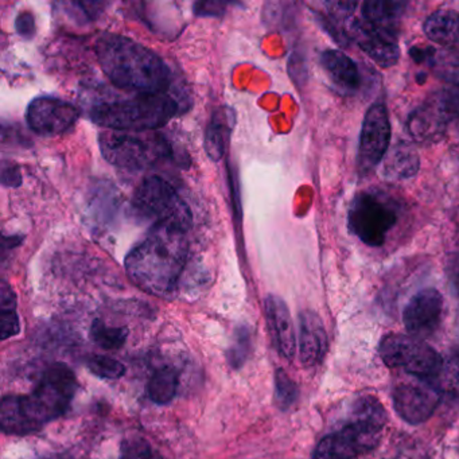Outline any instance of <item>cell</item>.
<instances>
[{
  "label": "cell",
  "instance_id": "cell-1",
  "mask_svg": "<svg viewBox=\"0 0 459 459\" xmlns=\"http://www.w3.org/2000/svg\"><path fill=\"white\" fill-rule=\"evenodd\" d=\"M187 251L185 230L158 225L126 259L128 278L155 297H173L186 265Z\"/></svg>",
  "mask_w": 459,
  "mask_h": 459
},
{
  "label": "cell",
  "instance_id": "cell-2",
  "mask_svg": "<svg viewBox=\"0 0 459 459\" xmlns=\"http://www.w3.org/2000/svg\"><path fill=\"white\" fill-rule=\"evenodd\" d=\"M101 71L109 82L138 93L168 92L171 72L165 61L134 39L119 34H103L96 42Z\"/></svg>",
  "mask_w": 459,
  "mask_h": 459
},
{
  "label": "cell",
  "instance_id": "cell-3",
  "mask_svg": "<svg viewBox=\"0 0 459 459\" xmlns=\"http://www.w3.org/2000/svg\"><path fill=\"white\" fill-rule=\"evenodd\" d=\"M181 108V104L168 92L138 93L98 104L91 109V119L109 131L143 133L168 125Z\"/></svg>",
  "mask_w": 459,
  "mask_h": 459
},
{
  "label": "cell",
  "instance_id": "cell-4",
  "mask_svg": "<svg viewBox=\"0 0 459 459\" xmlns=\"http://www.w3.org/2000/svg\"><path fill=\"white\" fill-rule=\"evenodd\" d=\"M386 412L373 396H362L351 408V420L316 446L313 459H357L372 451L383 437Z\"/></svg>",
  "mask_w": 459,
  "mask_h": 459
},
{
  "label": "cell",
  "instance_id": "cell-5",
  "mask_svg": "<svg viewBox=\"0 0 459 459\" xmlns=\"http://www.w3.org/2000/svg\"><path fill=\"white\" fill-rule=\"evenodd\" d=\"M76 389V376L66 365L50 367L36 389L29 396H21L23 413L33 432L64 415L74 400Z\"/></svg>",
  "mask_w": 459,
  "mask_h": 459
},
{
  "label": "cell",
  "instance_id": "cell-6",
  "mask_svg": "<svg viewBox=\"0 0 459 459\" xmlns=\"http://www.w3.org/2000/svg\"><path fill=\"white\" fill-rule=\"evenodd\" d=\"M396 201L381 192L367 190L359 193L349 208V230L368 247H381L399 220Z\"/></svg>",
  "mask_w": 459,
  "mask_h": 459
},
{
  "label": "cell",
  "instance_id": "cell-7",
  "mask_svg": "<svg viewBox=\"0 0 459 459\" xmlns=\"http://www.w3.org/2000/svg\"><path fill=\"white\" fill-rule=\"evenodd\" d=\"M133 206L142 219L152 227L165 225L187 232L193 217L189 206L174 189L173 185L158 176L147 177L134 193Z\"/></svg>",
  "mask_w": 459,
  "mask_h": 459
},
{
  "label": "cell",
  "instance_id": "cell-8",
  "mask_svg": "<svg viewBox=\"0 0 459 459\" xmlns=\"http://www.w3.org/2000/svg\"><path fill=\"white\" fill-rule=\"evenodd\" d=\"M101 155L115 168L139 171L171 155V147L160 136L143 138L122 131H104L99 135Z\"/></svg>",
  "mask_w": 459,
  "mask_h": 459
},
{
  "label": "cell",
  "instance_id": "cell-9",
  "mask_svg": "<svg viewBox=\"0 0 459 459\" xmlns=\"http://www.w3.org/2000/svg\"><path fill=\"white\" fill-rule=\"evenodd\" d=\"M380 356L389 368L404 369L420 380L437 377L445 365L440 354L424 341L403 334L386 335L381 341Z\"/></svg>",
  "mask_w": 459,
  "mask_h": 459
},
{
  "label": "cell",
  "instance_id": "cell-10",
  "mask_svg": "<svg viewBox=\"0 0 459 459\" xmlns=\"http://www.w3.org/2000/svg\"><path fill=\"white\" fill-rule=\"evenodd\" d=\"M456 117H459V111L455 101L450 90H445L427 99L410 115L408 134L418 143H435L445 136L448 126Z\"/></svg>",
  "mask_w": 459,
  "mask_h": 459
},
{
  "label": "cell",
  "instance_id": "cell-11",
  "mask_svg": "<svg viewBox=\"0 0 459 459\" xmlns=\"http://www.w3.org/2000/svg\"><path fill=\"white\" fill-rule=\"evenodd\" d=\"M391 143V123L383 103L373 104L362 122L359 166L362 173L373 170L385 158Z\"/></svg>",
  "mask_w": 459,
  "mask_h": 459
},
{
  "label": "cell",
  "instance_id": "cell-12",
  "mask_svg": "<svg viewBox=\"0 0 459 459\" xmlns=\"http://www.w3.org/2000/svg\"><path fill=\"white\" fill-rule=\"evenodd\" d=\"M79 117L76 106L58 98H37L26 112L29 127L41 136L66 133L76 125Z\"/></svg>",
  "mask_w": 459,
  "mask_h": 459
},
{
  "label": "cell",
  "instance_id": "cell-13",
  "mask_svg": "<svg viewBox=\"0 0 459 459\" xmlns=\"http://www.w3.org/2000/svg\"><path fill=\"white\" fill-rule=\"evenodd\" d=\"M396 36V31L378 28L364 20H354L349 23V39H353L362 52L383 68H391L399 61L400 48Z\"/></svg>",
  "mask_w": 459,
  "mask_h": 459
},
{
  "label": "cell",
  "instance_id": "cell-14",
  "mask_svg": "<svg viewBox=\"0 0 459 459\" xmlns=\"http://www.w3.org/2000/svg\"><path fill=\"white\" fill-rule=\"evenodd\" d=\"M394 411L407 423L421 424L431 418L440 403V392L426 383L399 384L392 394Z\"/></svg>",
  "mask_w": 459,
  "mask_h": 459
},
{
  "label": "cell",
  "instance_id": "cell-15",
  "mask_svg": "<svg viewBox=\"0 0 459 459\" xmlns=\"http://www.w3.org/2000/svg\"><path fill=\"white\" fill-rule=\"evenodd\" d=\"M442 294L435 289H426L411 298L403 313L405 329L412 337L426 338L434 334L442 322Z\"/></svg>",
  "mask_w": 459,
  "mask_h": 459
},
{
  "label": "cell",
  "instance_id": "cell-16",
  "mask_svg": "<svg viewBox=\"0 0 459 459\" xmlns=\"http://www.w3.org/2000/svg\"><path fill=\"white\" fill-rule=\"evenodd\" d=\"M327 334L321 318L313 311L299 316V356L305 367L322 361L327 351Z\"/></svg>",
  "mask_w": 459,
  "mask_h": 459
},
{
  "label": "cell",
  "instance_id": "cell-17",
  "mask_svg": "<svg viewBox=\"0 0 459 459\" xmlns=\"http://www.w3.org/2000/svg\"><path fill=\"white\" fill-rule=\"evenodd\" d=\"M265 314H267V321L273 340L281 356L287 359H294L297 341H295L294 325L286 303L276 295H268L265 299Z\"/></svg>",
  "mask_w": 459,
  "mask_h": 459
},
{
  "label": "cell",
  "instance_id": "cell-18",
  "mask_svg": "<svg viewBox=\"0 0 459 459\" xmlns=\"http://www.w3.org/2000/svg\"><path fill=\"white\" fill-rule=\"evenodd\" d=\"M416 63L426 64L437 79L459 87V50L454 48H413L410 52Z\"/></svg>",
  "mask_w": 459,
  "mask_h": 459
},
{
  "label": "cell",
  "instance_id": "cell-19",
  "mask_svg": "<svg viewBox=\"0 0 459 459\" xmlns=\"http://www.w3.org/2000/svg\"><path fill=\"white\" fill-rule=\"evenodd\" d=\"M322 66L333 84L345 93H354L361 88L362 74L359 65L340 50H326L321 56Z\"/></svg>",
  "mask_w": 459,
  "mask_h": 459
},
{
  "label": "cell",
  "instance_id": "cell-20",
  "mask_svg": "<svg viewBox=\"0 0 459 459\" xmlns=\"http://www.w3.org/2000/svg\"><path fill=\"white\" fill-rule=\"evenodd\" d=\"M235 123V111L228 107L217 108L212 115L211 122L206 127L204 147L213 162H219L224 158Z\"/></svg>",
  "mask_w": 459,
  "mask_h": 459
},
{
  "label": "cell",
  "instance_id": "cell-21",
  "mask_svg": "<svg viewBox=\"0 0 459 459\" xmlns=\"http://www.w3.org/2000/svg\"><path fill=\"white\" fill-rule=\"evenodd\" d=\"M383 162L381 176L392 182L412 178L420 166L418 152L407 143H397L392 152H386Z\"/></svg>",
  "mask_w": 459,
  "mask_h": 459
},
{
  "label": "cell",
  "instance_id": "cell-22",
  "mask_svg": "<svg viewBox=\"0 0 459 459\" xmlns=\"http://www.w3.org/2000/svg\"><path fill=\"white\" fill-rule=\"evenodd\" d=\"M424 34L429 41L443 48L459 47V13L454 10H437L427 18Z\"/></svg>",
  "mask_w": 459,
  "mask_h": 459
},
{
  "label": "cell",
  "instance_id": "cell-23",
  "mask_svg": "<svg viewBox=\"0 0 459 459\" xmlns=\"http://www.w3.org/2000/svg\"><path fill=\"white\" fill-rule=\"evenodd\" d=\"M407 4L404 2L369 0L362 4V20L378 28L396 31Z\"/></svg>",
  "mask_w": 459,
  "mask_h": 459
},
{
  "label": "cell",
  "instance_id": "cell-24",
  "mask_svg": "<svg viewBox=\"0 0 459 459\" xmlns=\"http://www.w3.org/2000/svg\"><path fill=\"white\" fill-rule=\"evenodd\" d=\"M0 424H2L4 432L10 435L23 437V435L33 432L25 413H23L21 396L10 394V396L4 397L2 405H0Z\"/></svg>",
  "mask_w": 459,
  "mask_h": 459
},
{
  "label": "cell",
  "instance_id": "cell-25",
  "mask_svg": "<svg viewBox=\"0 0 459 459\" xmlns=\"http://www.w3.org/2000/svg\"><path fill=\"white\" fill-rule=\"evenodd\" d=\"M178 375L173 368H162L152 375L149 384L150 399L157 404H169L176 397Z\"/></svg>",
  "mask_w": 459,
  "mask_h": 459
},
{
  "label": "cell",
  "instance_id": "cell-26",
  "mask_svg": "<svg viewBox=\"0 0 459 459\" xmlns=\"http://www.w3.org/2000/svg\"><path fill=\"white\" fill-rule=\"evenodd\" d=\"M128 337L127 327L108 326L100 319H96L91 327V338L96 345L106 351H117L125 345Z\"/></svg>",
  "mask_w": 459,
  "mask_h": 459
},
{
  "label": "cell",
  "instance_id": "cell-27",
  "mask_svg": "<svg viewBox=\"0 0 459 459\" xmlns=\"http://www.w3.org/2000/svg\"><path fill=\"white\" fill-rule=\"evenodd\" d=\"M87 367L93 375L106 380H117L126 373V368L122 362L107 356L88 357Z\"/></svg>",
  "mask_w": 459,
  "mask_h": 459
},
{
  "label": "cell",
  "instance_id": "cell-28",
  "mask_svg": "<svg viewBox=\"0 0 459 459\" xmlns=\"http://www.w3.org/2000/svg\"><path fill=\"white\" fill-rule=\"evenodd\" d=\"M297 384L289 377L283 369H278L275 373V402L281 410H289L298 399Z\"/></svg>",
  "mask_w": 459,
  "mask_h": 459
},
{
  "label": "cell",
  "instance_id": "cell-29",
  "mask_svg": "<svg viewBox=\"0 0 459 459\" xmlns=\"http://www.w3.org/2000/svg\"><path fill=\"white\" fill-rule=\"evenodd\" d=\"M249 351H251V338H249L248 329L241 327L236 330V338L233 345L228 351V359L235 369L241 368L247 361Z\"/></svg>",
  "mask_w": 459,
  "mask_h": 459
},
{
  "label": "cell",
  "instance_id": "cell-30",
  "mask_svg": "<svg viewBox=\"0 0 459 459\" xmlns=\"http://www.w3.org/2000/svg\"><path fill=\"white\" fill-rule=\"evenodd\" d=\"M120 459H165L144 439H128L123 443Z\"/></svg>",
  "mask_w": 459,
  "mask_h": 459
},
{
  "label": "cell",
  "instance_id": "cell-31",
  "mask_svg": "<svg viewBox=\"0 0 459 459\" xmlns=\"http://www.w3.org/2000/svg\"><path fill=\"white\" fill-rule=\"evenodd\" d=\"M443 384L451 392L459 394V353L451 357L447 364L443 365L442 373Z\"/></svg>",
  "mask_w": 459,
  "mask_h": 459
},
{
  "label": "cell",
  "instance_id": "cell-32",
  "mask_svg": "<svg viewBox=\"0 0 459 459\" xmlns=\"http://www.w3.org/2000/svg\"><path fill=\"white\" fill-rule=\"evenodd\" d=\"M0 325H2V340H7V338L20 334L21 322L17 311L2 310Z\"/></svg>",
  "mask_w": 459,
  "mask_h": 459
},
{
  "label": "cell",
  "instance_id": "cell-33",
  "mask_svg": "<svg viewBox=\"0 0 459 459\" xmlns=\"http://www.w3.org/2000/svg\"><path fill=\"white\" fill-rule=\"evenodd\" d=\"M227 7L224 2H198L195 4V13L198 17H220L227 12Z\"/></svg>",
  "mask_w": 459,
  "mask_h": 459
},
{
  "label": "cell",
  "instance_id": "cell-34",
  "mask_svg": "<svg viewBox=\"0 0 459 459\" xmlns=\"http://www.w3.org/2000/svg\"><path fill=\"white\" fill-rule=\"evenodd\" d=\"M15 29H17L20 36L25 39H31L36 33V22H34V15L30 12H23L18 15L15 20Z\"/></svg>",
  "mask_w": 459,
  "mask_h": 459
},
{
  "label": "cell",
  "instance_id": "cell-35",
  "mask_svg": "<svg viewBox=\"0 0 459 459\" xmlns=\"http://www.w3.org/2000/svg\"><path fill=\"white\" fill-rule=\"evenodd\" d=\"M446 273L459 297V254L448 255L446 259Z\"/></svg>",
  "mask_w": 459,
  "mask_h": 459
},
{
  "label": "cell",
  "instance_id": "cell-36",
  "mask_svg": "<svg viewBox=\"0 0 459 459\" xmlns=\"http://www.w3.org/2000/svg\"><path fill=\"white\" fill-rule=\"evenodd\" d=\"M17 308V297L12 287L4 281L0 290V310H15Z\"/></svg>",
  "mask_w": 459,
  "mask_h": 459
},
{
  "label": "cell",
  "instance_id": "cell-37",
  "mask_svg": "<svg viewBox=\"0 0 459 459\" xmlns=\"http://www.w3.org/2000/svg\"><path fill=\"white\" fill-rule=\"evenodd\" d=\"M2 181L4 186L17 187L22 184V176H21L20 169L15 166H4V173H2Z\"/></svg>",
  "mask_w": 459,
  "mask_h": 459
}]
</instances>
